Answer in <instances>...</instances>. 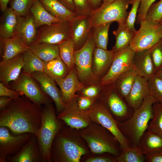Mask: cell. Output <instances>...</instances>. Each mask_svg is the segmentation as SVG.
I'll return each mask as SVG.
<instances>
[{"label": "cell", "instance_id": "484cf974", "mask_svg": "<svg viewBox=\"0 0 162 162\" xmlns=\"http://www.w3.org/2000/svg\"><path fill=\"white\" fill-rule=\"evenodd\" d=\"M20 17L10 7H7L1 18L0 38H9L16 34Z\"/></svg>", "mask_w": 162, "mask_h": 162}, {"label": "cell", "instance_id": "bcb514c9", "mask_svg": "<svg viewBox=\"0 0 162 162\" xmlns=\"http://www.w3.org/2000/svg\"><path fill=\"white\" fill-rule=\"evenodd\" d=\"M74 2L78 15L89 16L92 9L87 0H74Z\"/></svg>", "mask_w": 162, "mask_h": 162}, {"label": "cell", "instance_id": "1f68e13d", "mask_svg": "<svg viewBox=\"0 0 162 162\" xmlns=\"http://www.w3.org/2000/svg\"><path fill=\"white\" fill-rule=\"evenodd\" d=\"M118 24L117 29L113 32L116 40L112 49L114 53L129 46L135 34L127 28L125 22Z\"/></svg>", "mask_w": 162, "mask_h": 162}, {"label": "cell", "instance_id": "ac0fdd59", "mask_svg": "<svg viewBox=\"0 0 162 162\" xmlns=\"http://www.w3.org/2000/svg\"><path fill=\"white\" fill-rule=\"evenodd\" d=\"M23 54L0 62V80L7 87L21 74L24 66Z\"/></svg>", "mask_w": 162, "mask_h": 162}, {"label": "cell", "instance_id": "836d02e7", "mask_svg": "<svg viewBox=\"0 0 162 162\" xmlns=\"http://www.w3.org/2000/svg\"><path fill=\"white\" fill-rule=\"evenodd\" d=\"M116 158L117 162H144L146 161L145 156L139 146L121 148Z\"/></svg>", "mask_w": 162, "mask_h": 162}, {"label": "cell", "instance_id": "7c38bea8", "mask_svg": "<svg viewBox=\"0 0 162 162\" xmlns=\"http://www.w3.org/2000/svg\"><path fill=\"white\" fill-rule=\"evenodd\" d=\"M135 54V52L129 46L114 53L109 69L100 79V85L103 86L113 83L121 75L132 69Z\"/></svg>", "mask_w": 162, "mask_h": 162}, {"label": "cell", "instance_id": "7402d4cb", "mask_svg": "<svg viewBox=\"0 0 162 162\" xmlns=\"http://www.w3.org/2000/svg\"><path fill=\"white\" fill-rule=\"evenodd\" d=\"M149 94L148 80L137 75L125 100L128 106L134 110L141 106Z\"/></svg>", "mask_w": 162, "mask_h": 162}, {"label": "cell", "instance_id": "6f0895ef", "mask_svg": "<svg viewBox=\"0 0 162 162\" xmlns=\"http://www.w3.org/2000/svg\"><path fill=\"white\" fill-rule=\"evenodd\" d=\"M156 74L162 78V69L157 72Z\"/></svg>", "mask_w": 162, "mask_h": 162}, {"label": "cell", "instance_id": "f5cc1de1", "mask_svg": "<svg viewBox=\"0 0 162 162\" xmlns=\"http://www.w3.org/2000/svg\"><path fill=\"white\" fill-rule=\"evenodd\" d=\"M63 5L71 11L76 12L74 0H58Z\"/></svg>", "mask_w": 162, "mask_h": 162}, {"label": "cell", "instance_id": "52a82bcc", "mask_svg": "<svg viewBox=\"0 0 162 162\" xmlns=\"http://www.w3.org/2000/svg\"><path fill=\"white\" fill-rule=\"evenodd\" d=\"M95 47L92 31L84 45L75 52V66L77 74L84 86L100 85V80L95 76L92 70V55Z\"/></svg>", "mask_w": 162, "mask_h": 162}, {"label": "cell", "instance_id": "b9f144b4", "mask_svg": "<svg viewBox=\"0 0 162 162\" xmlns=\"http://www.w3.org/2000/svg\"><path fill=\"white\" fill-rule=\"evenodd\" d=\"M145 19L155 23H159L162 20V0L152 4L146 15Z\"/></svg>", "mask_w": 162, "mask_h": 162}, {"label": "cell", "instance_id": "d6a6232c", "mask_svg": "<svg viewBox=\"0 0 162 162\" xmlns=\"http://www.w3.org/2000/svg\"><path fill=\"white\" fill-rule=\"evenodd\" d=\"M137 75L136 73L132 69L121 75L114 83L116 90L125 100L129 94Z\"/></svg>", "mask_w": 162, "mask_h": 162}, {"label": "cell", "instance_id": "6da1fadb", "mask_svg": "<svg viewBox=\"0 0 162 162\" xmlns=\"http://www.w3.org/2000/svg\"><path fill=\"white\" fill-rule=\"evenodd\" d=\"M41 109L25 96H20L0 111V126L7 128L14 135H36L41 124Z\"/></svg>", "mask_w": 162, "mask_h": 162}, {"label": "cell", "instance_id": "9f6ffc18", "mask_svg": "<svg viewBox=\"0 0 162 162\" xmlns=\"http://www.w3.org/2000/svg\"><path fill=\"white\" fill-rule=\"evenodd\" d=\"M116 0H102L101 4L105 5L109 4Z\"/></svg>", "mask_w": 162, "mask_h": 162}, {"label": "cell", "instance_id": "e0dca14e", "mask_svg": "<svg viewBox=\"0 0 162 162\" xmlns=\"http://www.w3.org/2000/svg\"><path fill=\"white\" fill-rule=\"evenodd\" d=\"M30 75L38 82L43 91L54 101L57 113L59 114L64 110L66 104L55 81L44 72H36Z\"/></svg>", "mask_w": 162, "mask_h": 162}, {"label": "cell", "instance_id": "f1b7e54d", "mask_svg": "<svg viewBox=\"0 0 162 162\" xmlns=\"http://www.w3.org/2000/svg\"><path fill=\"white\" fill-rule=\"evenodd\" d=\"M44 71L56 83L64 78L70 70L60 57L48 62H44Z\"/></svg>", "mask_w": 162, "mask_h": 162}, {"label": "cell", "instance_id": "5bb4252c", "mask_svg": "<svg viewBox=\"0 0 162 162\" xmlns=\"http://www.w3.org/2000/svg\"><path fill=\"white\" fill-rule=\"evenodd\" d=\"M70 38V22L62 21L41 26L33 44L46 43L58 45Z\"/></svg>", "mask_w": 162, "mask_h": 162}, {"label": "cell", "instance_id": "5b68a950", "mask_svg": "<svg viewBox=\"0 0 162 162\" xmlns=\"http://www.w3.org/2000/svg\"><path fill=\"white\" fill-rule=\"evenodd\" d=\"M70 132L62 126L57 134L51 148V162H78L86 153L85 147L73 139Z\"/></svg>", "mask_w": 162, "mask_h": 162}, {"label": "cell", "instance_id": "8d00e7d4", "mask_svg": "<svg viewBox=\"0 0 162 162\" xmlns=\"http://www.w3.org/2000/svg\"><path fill=\"white\" fill-rule=\"evenodd\" d=\"M58 45L59 57L70 70L75 66V50L74 43L70 38Z\"/></svg>", "mask_w": 162, "mask_h": 162}, {"label": "cell", "instance_id": "60d3db41", "mask_svg": "<svg viewBox=\"0 0 162 162\" xmlns=\"http://www.w3.org/2000/svg\"><path fill=\"white\" fill-rule=\"evenodd\" d=\"M149 50L156 73L162 69V39Z\"/></svg>", "mask_w": 162, "mask_h": 162}, {"label": "cell", "instance_id": "8fae6325", "mask_svg": "<svg viewBox=\"0 0 162 162\" xmlns=\"http://www.w3.org/2000/svg\"><path fill=\"white\" fill-rule=\"evenodd\" d=\"M92 122L97 123L110 132L119 142L121 148L131 146L127 139L119 130L117 121L106 107L99 100L96 101L87 110Z\"/></svg>", "mask_w": 162, "mask_h": 162}, {"label": "cell", "instance_id": "db71d44e", "mask_svg": "<svg viewBox=\"0 0 162 162\" xmlns=\"http://www.w3.org/2000/svg\"><path fill=\"white\" fill-rule=\"evenodd\" d=\"M102 0H91L89 4L92 9H97L102 3Z\"/></svg>", "mask_w": 162, "mask_h": 162}, {"label": "cell", "instance_id": "f35d334b", "mask_svg": "<svg viewBox=\"0 0 162 162\" xmlns=\"http://www.w3.org/2000/svg\"><path fill=\"white\" fill-rule=\"evenodd\" d=\"M148 82L150 94L157 102L162 103V78L156 73Z\"/></svg>", "mask_w": 162, "mask_h": 162}, {"label": "cell", "instance_id": "d590c367", "mask_svg": "<svg viewBox=\"0 0 162 162\" xmlns=\"http://www.w3.org/2000/svg\"><path fill=\"white\" fill-rule=\"evenodd\" d=\"M112 23L109 22L92 27V35L96 47L107 50L108 32Z\"/></svg>", "mask_w": 162, "mask_h": 162}, {"label": "cell", "instance_id": "cb8c5ba5", "mask_svg": "<svg viewBox=\"0 0 162 162\" xmlns=\"http://www.w3.org/2000/svg\"><path fill=\"white\" fill-rule=\"evenodd\" d=\"M0 40L3 51L2 61L13 58L30 50V46L17 35L9 38H0Z\"/></svg>", "mask_w": 162, "mask_h": 162}, {"label": "cell", "instance_id": "4316f807", "mask_svg": "<svg viewBox=\"0 0 162 162\" xmlns=\"http://www.w3.org/2000/svg\"><path fill=\"white\" fill-rule=\"evenodd\" d=\"M145 155L162 150V135L147 130L140 138L138 145Z\"/></svg>", "mask_w": 162, "mask_h": 162}, {"label": "cell", "instance_id": "816d5d0a", "mask_svg": "<svg viewBox=\"0 0 162 162\" xmlns=\"http://www.w3.org/2000/svg\"><path fill=\"white\" fill-rule=\"evenodd\" d=\"M15 98H16L5 96H0V111L5 109Z\"/></svg>", "mask_w": 162, "mask_h": 162}, {"label": "cell", "instance_id": "c3c4849f", "mask_svg": "<svg viewBox=\"0 0 162 162\" xmlns=\"http://www.w3.org/2000/svg\"><path fill=\"white\" fill-rule=\"evenodd\" d=\"M22 96L17 91L5 86L3 83H0V96H5L16 98Z\"/></svg>", "mask_w": 162, "mask_h": 162}, {"label": "cell", "instance_id": "ffe728a7", "mask_svg": "<svg viewBox=\"0 0 162 162\" xmlns=\"http://www.w3.org/2000/svg\"><path fill=\"white\" fill-rule=\"evenodd\" d=\"M56 83L59 87L65 104L75 96L76 92L85 87L78 78L75 66L70 70L64 78Z\"/></svg>", "mask_w": 162, "mask_h": 162}, {"label": "cell", "instance_id": "d4e9b609", "mask_svg": "<svg viewBox=\"0 0 162 162\" xmlns=\"http://www.w3.org/2000/svg\"><path fill=\"white\" fill-rule=\"evenodd\" d=\"M37 27L30 11L25 16L20 17L16 34L30 46L35 42L37 36Z\"/></svg>", "mask_w": 162, "mask_h": 162}, {"label": "cell", "instance_id": "ba28073f", "mask_svg": "<svg viewBox=\"0 0 162 162\" xmlns=\"http://www.w3.org/2000/svg\"><path fill=\"white\" fill-rule=\"evenodd\" d=\"M98 98L118 122L126 121L134 113V110L128 106L125 100L119 94L114 83L102 86Z\"/></svg>", "mask_w": 162, "mask_h": 162}, {"label": "cell", "instance_id": "44dd1931", "mask_svg": "<svg viewBox=\"0 0 162 162\" xmlns=\"http://www.w3.org/2000/svg\"><path fill=\"white\" fill-rule=\"evenodd\" d=\"M114 57L112 50H107L95 47L92 55V70L95 76L100 80L109 69Z\"/></svg>", "mask_w": 162, "mask_h": 162}, {"label": "cell", "instance_id": "681fc988", "mask_svg": "<svg viewBox=\"0 0 162 162\" xmlns=\"http://www.w3.org/2000/svg\"><path fill=\"white\" fill-rule=\"evenodd\" d=\"M86 162H116V157L108 155L103 156L94 157L87 159Z\"/></svg>", "mask_w": 162, "mask_h": 162}, {"label": "cell", "instance_id": "11a10c76", "mask_svg": "<svg viewBox=\"0 0 162 162\" xmlns=\"http://www.w3.org/2000/svg\"><path fill=\"white\" fill-rule=\"evenodd\" d=\"M10 0H0V8L2 12H4L7 8L8 4Z\"/></svg>", "mask_w": 162, "mask_h": 162}, {"label": "cell", "instance_id": "603a6c76", "mask_svg": "<svg viewBox=\"0 0 162 162\" xmlns=\"http://www.w3.org/2000/svg\"><path fill=\"white\" fill-rule=\"evenodd\" d=\"M132 69L137 75L147 80L156 74L149 49L135 52Z\"/></svg>", "mask_w": 162, "mask_h": 162}, {"label": "cell", "instance_id": "30bf717a", "mask_svg": "<svg viewBox=\"0 0 162 162\" xmlns=\"http://www.w3.org/2000/svg\"><path fill=\"white\" fill-rule=\"evenodd\" d=\"M130 44L135 52L149 49L162 39V25L145 19Z\"/></svg>", "mask_w": 162, "mask_h": 162}, {"label": "cell", "instance_id": "f6af8a7d", "mask_svg": "<svg viewBox=\"0 0 162 162\" xmlns=\"http://www.w3.org/2000/svg\"><path fill=\"white\" fill-rule=\"evenodd\" d=\"M155 0H141L136 18V23L140 24L145 19L148 10L152 4Z\"/></svg>", "mask_w": 162, "mask_h": 162}, {"label": "cell", "instance_id": "ee69618b", "mask_svg": "<svg viewBox=\"0 0 162 162\" xmlns=\"http://www.w3.org/2000/svg\"><path fill=\"white\" fill-rule=\"evenodd\" d=\"M102 88L100 85H92L85 86L78 92L80 95L87 97L98 98Z\"/></svg>", "mask_w": 162, "mask_h": 162}, {"label": "cell", "instance_id": "8992f818", "mask_svg": "<svg viewBox=\"0 0 162 162\" xmlns=\"http://www.w3.org/2000/svg\"><path fill=\"white\" fill-rule=\"evenodd\" d=\"M131 1L116 0L92 9L88 16L92 27L114 21L118 23L125 22L128 14L127 10Z\"/></svg>", "mask_w": 162, "mask_h": 162}, {"label": "cell", "instance_id": "83f0119b", "mask_svg": "<svg viewBox=\"0 0 162 162\" xmlns=\"http://www.w3.org/2000/svg\"><path fill=\"white\" fill-rule=\"evenodd\" d=\"M39 0L50 14L63 21L70 22L78 15L68 9L58 0Z\"/></svg>", "mask_w": 162, "mask_h": 162}, {"label": "cell", "instance_id": "2e32d148", "mask_svg": "<svg viewBox=\"0 0 162 162\" xmlns=\"http://www.w3.org/2000/svg\"><path fill=\"white\" fill-rule=\"evenodd\" d=\"M70 38L75 51L82 47L91 33L92 26L88 16L78 15L70 22Z\"/></svg>", "mask_w": 162, "mask_h": 162}, {"label": "cell", "instance_id": "d6986e66", "mask_svg": "<svg viewBox=\"0 0 162 162\" xmlns=\"http://www.w3.org/2000/svg\"><path fill=\"white\" fill-rule=\"evenodd\" d=\"M7 162H44L35 134L16 154L8 157Z\"/></svg>", "mask_w": 162, "mask_h": 162}, {"label": "cell", "instance_id": "277c9868", "mask_svg": "<svg viewBox=\"0 0 162 162\" xmlns=\"http://www.w3.org/2000/svg\"><path fill=\"white\" fill-rule=\"evenodd\" d=\"M92 122L82 129L81 132L82 137L91 151L95 154L108 153L117 156L121 148L118 141L107 130L97 123Z\"/></svg>", "mask_w": 162, "mask_h": 162}, {"label": "cell", "instance_id": "4fadbf2b", "mask_svg": "<svg viewBox=\"0 0 162 162\" xmlns=\"http://www.w3.org/2000/svg\"><path fill=\"white\" fill-rule=\"evenodd\" d=\"M29 133L13 134L7 127L0 126V162L18 153L32 136Z\"/></svg>", "mask_w": 162, "mask_h": 162}, {"label": "cell", "instance_id": "9c48e42d", "mask_svg": "<svg viewBox=\"0 0 162 162\" xmlns=\"http://www.w3.org/2000/svg\"><path fill=\"white\" fill-rule=\"evenodd\" d=\"M24 95L40 108L52 103V99L45 94L29 74L22 72L15 80L10 82L9 88Z\"/></svg>", "mask_w": 162, "mask_h": 162}, {"label": "cell", "instance_id": "f546056e", "mask_svg": "<svg viewBox=\"0 0 162 162\" xmlns=\"http://www.w3.org/2000/svg\"><path fill=\"white\" fill-rule=\"evenodd\" d=\"M32 13L37 27L53 23L64 21L50 14L39 0H36L31 8Z\"/></svg>", "mask_w": 162, "mask_h": 162}, {"label": "cell", "instance_id": "3957f363", "mask_svg": "<svg viewBox=\"0 0 162 162\" xmlns=\"http://www.w3.org/2000/svg\"><path fill=\"white\" fill-rule=\"evenodd\" d=\"M41 123L36 135L44 162H52V145L57 134L62 127L52 103L42 107Z\"/></svg>", "mask_w": 162, "mask_h": 162}, {"label": "cell", "instance_id": "e575fe53", "mask_svg": "<svg viewBox=\"0 0 162 162\" xmlns=\"http://www.w3.org/2000/svg\"><path fill=\"white\" fill-rule=\"evenodd\" d=\"M23 72L29 74L36 72L44 71V62L30 50L23 54Z\"/></svg>", "mask_w": 162, "mask_h": 162}, {"label": "cell", "instance_id": "7a4b0ae2", "mask_svg": "<svg viewBox=\"0 0 162 162\" xmlns=\"http://www.w3.org/2000/svg\"><path fill=\"white\" fill-rule=\"evenodd\" d=\"M157 102L150 94L142 104L134 110L132 116L125 121H117L120 131L127 139L131 146H137L140 138L147 130L154 114L153 105Z\"/></svg>", "mask_w": 162, "mask_h": 162}, {"label": "cell", "instance_id": "7bdbcfd3", "mask_svg": "<svg viewBox=\"0 0 162 162\" xmlns=\"http://www.w3.org/2000/svg\"><path fill=\"white\" fill-rule=\"evenodd\" d=\"M140 2L141 0H132L131 4L132 6L125 21L127 28L134 34L137 31L134 27V23Z\"/></svg>", "mask_w": 162, "mask_h": 162}, {"label": "cell", "instance_id": "680465c9", "mask_svg": "<svg viewBox=\"0 0 162 162\" xmlns=\"http://www.w3.org/2000/svg\"><path fill=\"white\" fill-rule=\"evenodd\" d=\"M160 22L161 23V24L162 25V20H161V21Z\"/></svg>", "mask_w": 162, "mask_h": 162}, {"label": "cell", "instance_id": "74e56055", "mask_svg": "<svg viewBox=\"0 0 162 162\" xmlns=\"http://www.w3.org/2000/svg\"><path fill=\"white\" fill-rule=\"evenodd\" d=\"M153 108V117L149 123L147 130L162 135V103L156 102L154 104Z\"/></svg>", "mask_w": 162, "mask_h": 162}, {"label": "cell", "instance_id": "7dc6e473", "mask_svg": "<svg viewBox=\"0 0 162 162\" xmlns=\"http://www.w3.org/2000/svg\"><path fill=\"white\" fill-rule=\"evenodd\" d=\"M76 96L79 107L84 110L89 109L98 99V98H91L80 95H76Z\"/></svg>", "mask_w": 162, "mask_h": 162}, {"label": "cell", "instance_id": "9a60e30c", "mask_svg": "<svg viewBox=\"0 0 162 162\" xmlns=\"http://www.w3.org/2000/svg\"><path fill=\"white\" fill-rule=\"evenodd\" d=\"M57 118L71 128L82 129L88 126L92 122L87 110L78 106L76 95L66 104L64 110L57 116Z\"/></svg>", "mask_w": 162, "mask_h": 162}, {"label": "cell", "instance_id": "4dcf8cb0", "mask_svg": "<svg viewBox=\"0 0 162 162\" xmlns=\"http://www.w3.org/2000/svg\"><path fill=\"white\" fill-rule=\"evenodd\" d=\"M30 50L44 62L59 57L58 45L46 43L34 44Z\"/></svg>", "mask_w": 162, "mask_h": 162}, {"label": "cell", "instance_id": "ab89813d", "mask_svg": "<svg viewBox=\"0 0 162 162\" xmlns=\"http://www.w3.org/2000/svg\"><path fill=\"white\" fill-rule=\"evenodd\" d=\"M36 0H10V7L20 17L25 16Z\"/></svg>", "mask_w": 162, "mask_h": 162}, {"label": "cell", "instance_id": "f907efd6", "mask_svg": "<svg viewBox=\"0 0 162 162\" xmlns=\"http://www.w3.org/2000/svg\"><path fill=\"white\" fill-rule=\"evenodd\" d=\"M145 162H162V150L145 155Z\"/></svg>", "mask_w": 162, "mask_h": 162}]
</instances>
